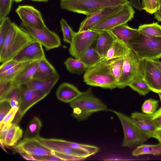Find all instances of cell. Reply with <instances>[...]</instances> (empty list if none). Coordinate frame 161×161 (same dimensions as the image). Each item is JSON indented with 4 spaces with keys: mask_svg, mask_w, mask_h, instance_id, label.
Here are the masks:
<instances>
[{
    "mask_svg": "<svg viewBox=\"0 0 161 161\" xmlns=\"http://www.w3.org/2000/svg\"><path fill=\"white\" fill-rule=\"evenodd\" d=\"M110 110L117 116L122 126L124 137L122 147L132 148L147 141L148 139L143 134L130 117L118 111Z\"/></svg>",
    "mask_w": 161,
    "mask_h": 161,
    "instance_id": "cell-7",
    "label": "cell"
},
{
    "mask_svg": "<svg viewBox=\"0 0 161 161\" xmlns=\"http://www.w3.org/2000/svg\"><path fill=\"white\" fill-rule=\"evenodd\" d=\"M158 93L159 97L160 100L161 102V92H158ZM161 115V107L153 114L152 115V119L157 118L159 116Z\"/></svg>",
    "mask_w": 161,
    "mask_h": 161,
    "instance_id": "cell-47",
    "label": "cell"
},
{
    "mask_svg": "<svg viewBox=\"0 0 161 161\" xmlns=\"http://www.w3.org/2000/svg\"><path fill=\"white\" fill-rule=\"evenodd\" d=\"M37 161H63L59 157L54 155H47L43 157H35Z\"/></svg>",
    "mask_w": 161,
    "mask_h": 161,
    "instance_id": "cell-45",
    "label": "cell"
},
{
    "mask_svg": "<svg viewBox=\"0 0 161 161\" xmlns=\"http://www.w3.org/2000/svg\"><path fill=\"white\" fill-rule=\"evenodd\" d=\"M60 23L63 34V40L64 42L70 44L76 32L73 31L64 19H61Z\"/></svg>",
    "mask_w": 161,
    "mask_h": 161,
    "instance_id": "cell-35",
    "label": "cell"
},
{
    "mask_svg": "<svg viewBox=\"0 0 161 161\" xmlns=\"http://www.w3.org/2000/svg\"><path fill=\"white\" fill-rule=\"evenodd\" d=\"M142 76L151 91H161V72L151 60L143 61Z\"/></svg>",
    "mask_w": 161,
    "mask_h": 161,
    "instance_id": "cell-16",
    "label": "cell"
},
{
    "mask_svg": "<svg viewBox=\"0 0 161 161\" xmlns=\"http://www.w3.org/2000/svg\"><path fill=\"white\" fill-rule=\"evenodd\" d=\"M46 58L42 46L34 40L27 44L13 59L20 63L40 61Z\"/></svg>",
    "mask_w": 161,
    "mask_h": 161,
    "instance_id": "cell-17",
    "label": "cell"
},
{
    "mask_svg": "<svg viewBox=\"0 0 161 161\" xmlns=\"http://www.w3.org/2000/svg\"><path fill=\"white\" fill-rule=\"evenodd\" d=\"M35 61L20 62L6 71L0 73V82L13 80L28 64Z\"/></svg>",
    "mask_w": 161,
    "mask_h": 161,
    "instance_id": "cell-30",
    "label": "cell"
},
{
    "mask_svg": "<svg viewBox=\"0 0 161 161\" xmlns=\"http://www.w3.org/2000/svg\"><path fill=\"white\" fill-rule=\"evenodd\" d=\"M4 99L7 100L8 101L12 108L18 111L20 103L19 87L16 86L15 87Z\"/></svg>",
    "mask_w": 161,
    "mask_h": 161,
    "instance_id": "cell-37",
    "label": "cell"
},
{
    "mask_svg": "<svg viewBox=\"0 0 161 161\" xmlns=\"http://www.w3.org/2000/svg\"><path fill=\"white\" fill-rule=\"evenodd\" d=\"M142 10L151 14H154L161 7V0H141Z\"/></svg>",
    "mask_w": 161,
    "mask_h": 161,
    "instance_id": "cell-36",
    "label": "cell"
},
{
    "mask_svg": "<svg viewBox=\"0 0 161 161\" xmlns=\"http://www.w3.org/2000/svg\"><path fill=\"white\" fill-rule=\"evenodd\" d=\"M132 155L138 156L144 155H158L161 154V143L156 144H143L138 146L132 152Z\"/></svg>",
    "mask_w": 161,
    "mask_h": 161,
    "instance_id": "cell-28",
    "label": "cell"
},
{
    "mask_svg": "<svg viewBox=\"0 0 161 161\" xmlns=\"http://www.w3.org/2000/svg\"><path fill=\"white\" fill-rule=\"evenodd\" d=\"M130 117L146 137L148 139L154 138L158 129L152 115L136 111L131 114Z\"/></svg>",
    "mask_w": 161,
    "mask_h": 161,
    "instance_id": "cell-18",
    "label": "cell"
},
{
    "mask_svg": "<svg viewBox=\"0 0 161 161\" xmlns=\"http://www.w3.org/2000/svg\"><path fill=\"white\" fill-rule=\"evenodd\" d=\"M58 74L46 58L39 61L38 65L32 80L42 81L49 79Z\"/></svg>",
    "mask_w": 161,
    "mask_h": 161,
    "instance_id": "cell-21",
    "label": "cell"
},
{
    "mask_svg": "<svg viewBox=\"0 0 161 161\" xmlns=\"http://www.w3.org/2000/svg\"><path fill=\"white\" fill-rule=\"evenodd\" d=\"M99 31L92 30L76 32L69 48L70 54L80 59L86 50L96 41Z\"/></svg>",
    "mask_w": 161,
    "mask_h": 161,
    "instance_id": "cell-10",
    "label": "cell"
},
{
    "mask_svg": "<svg viewBox=\"0 0 161 161\" xmlns=\"http://www.w3.org/2000/svg\"><path fill=\"white\" fill-rule=\"evenodd\" d=\"M64 64L69 72L78 75L83 73L87 69L85 64L80 59L71 57L65 60Z\"/></svg>",
    "mask_w": 161,
    "mask_h": 161,
    "instance_id": "cell-31",
    "label": "cell"
},
{
    "mask_svg": "<svg viewBox=\"0 0 161 161\" xmlns=\"http://www.w3.org/2000/svg\"><path fill=\"white\" fill-rule=\"evenodd\" d=\"M81 92L73 85L63 82L58 88L56 96L60 101L69 103L76 98Z\"/></svg>",
    "mask_w": 161,
    "mask_h": 161,
    "instance_id": "cell-19",
    "label": "cell"
},
{
    "mask_svg": "<svg viewBox=\"0 0 161 161\" xmlns=\"http://www.w3.org/2000/svg\"><path fill=\"white\" fill-rule=\"evenodd\" d=\"M102 59L96 51V47L90 46L79 59L86 65L87 69L91 67Z\"/></svg>",
    "mask_w": 161,
    "mask_h": 161,
    "instance_id": "cell-29",
    "label": "cell"
},
{
    "mask_svg": "<svg viewBox=\"0 0 161 161\" xmlns=\"http://www.w3.org/2000/svg\"><path fill=\"white\" fill-rule=\"evenodd\" d=\"M19 63H20L12 59L2 63L0 66V73L10 69Z\"/></svg>",
    "mask_w": 161,
    "mask_h": 161,
    "instance_id": "cell-44",
    "label": "cell"
},
{
    "mask_svg": "<svg viewBox=\"0 0 161 161\" xmlns=\"http://www.w3.org/2000/svg\"><path fill=\"white\" fill-rule=\"evenodd\" d=\"M22 22L35 28L41 29L46 26L41 13L32 6L20 5L16 9Z\"/></svg>",
    "mask_w": 161,
    "mask_h": 161,
    "instance_id": "cell-15",
    "label": "cell"
},
{
    "mask_svg": "<svg viewBox=\"0 0 161 161\" xmlns=\"http://www.w3.org/2000/svg\"><path fill=\"white\" fill-rule=\"evenodd\" d=\"M152 119L158 130H161V115Z\"/></svg>",
    "mask_w": 161,
    "mask_h": 161,
    "instance_id": "cell-49",
    "label": "cell"
},
{
    "mask_svg": "<svg viewBox=\"0 0 161 161\" xmlns=\"http://www.w3.org/2000/svg\"><path fill=\"white\" fill-rule=\"evenodd\" d=\"M11 106L7 100H0V122L11 109Z\"/></svg>",
    "mask_w": 161,
    "mask_h": 161,
    "instance_id": "cell-43",
    "label": "cell"
},
{
    "mask_svg": "<svg viewBox=\"0 0 161 161\" xmlns=\"http://www.w3.org/2000/svg\"><path fill=\"white\" fill-rule=\"evenodd\" d=\"M13 0H0V23L9 13Z\"/></svg>",
    "mask_w": 161,
    "mask_h": 161,
    "instance_id": "cell-41",
    "label": "cell"
},
{
    "mask_svg": "<svg viewBox=\"0 0 161 161\" xmlns=\"http://www.w3.org/2000/svg\"><path fill=\"white\" fill-rule=\"evenodd\" d=\"M0 145L1 147L2 148L3 150H4V151L6 152V153H8L7 152V151L6 150V149H5V148L4 147V145L3 143L2 142V141H1L0 140Z\"/></svg>",
    "mask_w": 161,
    "mask_h": 161,
    "instance_id": "cell-53",
    "label": "cell"
},
{
    "mask_svg": "<svg viewBox=\"0 0 161 161\" xmlns=\"http://www.w3.org/2000/svg\"><path fill=\"white\" fill-rule=\"evenodd\" d=\"M19 27L34 40L40 43L47 51L58 48L61 45L60 38L58 35L46 26L42 29H37L21 22Z\"/></svg>",
    "mask_w": 161,
    "mask_h": 161,
    "instance_id": "cell-9",
    "label": "cell"
},
{
    "mask_svg": "<svg viewBox=\"0 0 161 161\" xmlns=\"http://www.w3.org/2000/svg\"><path fill=\"white\" fill-rule=\"evenodd\" d=\"M154 14L155 18L161 22V7Z\"/></svg>",
    "mask_w": 161,
    "mask_h": 161,
    "instance_id": "cell-50",
    "label": "cell"
},
{
    "mask_svg": "<svg viewBox=\"0 0 161 161\" xmlns=\"http://www.w3.org/2000/svg\"><path fill=\"white\" fill-rule=\"evenodd\" d=\"M124 5L105 8L86 16V17L80 23L78 32H81L91 30L96 25L119 11Z\"/></svg>",
    "mask_w": 161,
    "mask_h": 161,
    "instance_id": "cell-14",
    "label": "cell"
},
{
    "mask_svg": "<svg viewBox=\"0 0 161 161\" xmlns=\"http://www.w3.org/2000/svg\"><path fill=\"white\" fill-rule=\"evenodd\" d=\"M11 123L5 126L3 129L0 130V140L4 144L6 137L8 133Z\"/></svg>",
    "mask_w": 161,
    "mask_h": 161,
    "instance_id": "cell-46",
    "label": "cell"
},
{
    "mask_svg": "<svg viewBox=\"0 0 161 161\" xmlns=\"http://www.w3.org/2000/svg\"><path fill=\"white\" fill-rule=\"evenodd\" d=\"M39 61H34L28 64L13 80L17 86L25 85L32 80L38 65Z\"/></svg>",
    "mask_w": 161,
    "mask_h": 161,
    "instance_id": "cell-24",
    "label": "cell"
},
{
    "mask_svg": "<svg viewBox=\"0 0 161 161\" xmlns=\"http://www.w3.org/2000/svg\"><path fill=\"white\" fill-rule=\"evenodd\" d=\"M17 86L13 80L0 82V100L5 99Z\"/></svg>",
    "mask_w": 161,
    "mask_h": 161,
    "instance_id": "cell-39",
    "label": "cell"
},
{
    "mask_svg": "<svg viewBox=\"0 0 161 161\" xmlns=\"http://www.w3.org/2000/svg\"><path fill=\"white\" fill-rule=\"evenodd\" d=\"M110 72L117 82L121 76L124 60V57L108 59Z\"/></svg>",
    "mask_w": 161,
    "mask_h": 161,
    "instance_id": "cell-32",
    "label": "cell"
},
{
    "mask_svg": "<svg viewBox=\"0 0 161 161\" xmlns=\"http://www.w3.org/2000/svg\"><path fill=\"white\" fill-rule=\"evenodd\" d=\"M138 29L139 31L145 35L161 37V25L157 22L140 25Z\"/></svg>",
    "mask_w": 161,
    "mask_h": 161,
    "instance_id": "cell-34",
    "label": "cell"
},
{
    "mask_svg": "<svg viewBox=\"0 0 161 161\" xmlns=\"http://www.w3.org/2000/svg\"><path fill=\"white\" fill-rule=\"evenodd\" d=\"M110 31L117 39L128 46L129 41L139 31L138 29L131 28L127 24H124L119 25Z\"/></svg>",
    "mask_w": 161,
    "mask_h": 161,
    "instance_id": "cell-23",
    "label": "cell"
},
{
    "mask_svg": "<svg viewBox=\"0 0 161 161\" xmlns=\"http://www.w3.org/2000/svg\"><path fill=\"white\" fill-rule=\"evenodd\" d=\"M128 86L141 95L145 96L151 91L144 80L142 75L136 77Z\"/></svg>",
    "mask_w": 161,
    "mask_h": 161,
    "instance_id": "cell-33",
    "label": "cell"
},
{
    "mask_svg": "<svg viewBox=\"0 0 161 161\" xmlns=\"http://www.w3.org/2000/svg\"><path fill=\"white\" fill-rule=\"evenodd\" d=\"M42 126L40 119L34 117L29 122L26 128L23 137L25 140H37L40 136V131Z\"/></svg>",
    "mask_w": 161,
    "mask_h": 161,
    "instance_id": "cell-27",
    "label": "cell"
},
{
    "mask_svg": "<svg viewBox=\"0 0 161 161\" xmlns=\"http://www.w3.org/2000/svg\"><path fill=\"white\" fill-rule=\"evenodd\" d=\"M129 47L116 38L110 48L108 51L106 57V60L125 57L127 53Z\"/></svg>",
    "mask_w": 161,
    "mask_h": 161,
    "instance_id": "cell-26",
    "label": "cell"
},
{
    "mask_svg": "<svg viewBox=\"0 0 161 161\" xmlns=\"http://www.w3.org/2000/svg\"><path fill=\"white\" fill-rule=\"evenodd\" d=\"M69 105L73 109L72 116L79 121L86 120L95 113L107 110V105L94 96L91 88L82 92Z\"/></svg>",
    "mask_w": 161,
    "mask_h": 161,
    "instance_id": "cell-3",
    "label": "cell"
},
{
    "mask_svg": "<svg viewBox=\"0 0 161 161\" xmlns=\"http://www.w3.org/2000/svg\"><path fill=\"white\" fill-rule=\"evenodd\" d=\"M18 87L19 93V106L14 123L17 125L29 109L47 95L40 92L30 89L25 85L20 86Z\"/></svg>",
    "mask_w": 161,
    "mask_h": 161,
    "instance_id": "cell-12",
    "label": "cell"
},
{
    "mask_svg": "<svg viewBox=\"0 0 161 161\" xmlns=\"http://www.w3.org/2000/svg\"><path fill=\"white\" fill-rule=\"evenodd\" d=\"M84 82L92 86L112 90L117 88V82L112 75L109 60L102 58L93 66L87 68L83 75Z\"/></svg>",
    "mask_w": 161,
    "mask_h": 161,
    "instance_id": "cell-5",
    "label": "cell"
},
{
    "mask_svg": "<svg viewBox=\"0 0 161 161\" xmlns=\"http://www.w3.org/2000/svg\"><path fill=\"white\" fill-rule=\"evenodd\" d=\"M34 40L29 34L12 22L0 49V63L13 59L27 44Z\"/></svg>",
    "mask_w": 161,
    "mask_h": 161,
    "instance_id": "cell-2",
    "label": "cell"
},
{
    "mask_svg": "<svg viewBox=\"0 0 161 161\" xmlns=\"http://www.w3.org/2000/svg\"><path fill=\"white\" fill-rule=\"evenodd\" d=\"M19 154L23 158L26 160L37 161L35 157L30 155L24 153H19Z\"/></svg>",
    "mask_w": 161,
    "mask_h": 161,
    "instance_id": "cell-48",
    "label": "cell"
},
{
    "mask_svg": "<svg viewBox=\"0 0 161 161\" xmlns=\"http://www.w3.org/2000/svg\"><path fill=\"white\" fill-rule=\"evenodd\" d=\"M13 147V153H24L34 157L54 155V151L44 146L36 140L23 139Z\"/></svg>",
    "mask_w": 161,
    "mask_h": 161,
    "instance_id": "cell-13",
    "label": "cell"
},
{
    "mask_svg": "<svg viewBox=\"0 0 161 161\" xmlns=\"http://www.w3.org/2000/svg\"><path fill=\"white\" fill-rule=\"evenodd\" d=\"M132 5L127 3L119 11L113 14L91 30L97 31H110L121 25L127 24L134 17L135 11Z\"/></svg>",
    "mask_w": 161,
    "mask_h": 161,
    "instance_id": "cell-11",
    "label": "cell"
},
{
    "mask_svg": "<svg viewBox=\"0 0 161 161\" xmlns=\"http://www.w3.org/2000/svg\"><path fill=\"white\" fill-rule=\"evenodd\" d=\"M17 112L18 111L11 108L2 121L0 122V130L3 129L7 125L12 123Z\"/></svg>",
    "mask_w": 161,
    "mask_h": 161,
    "instance_id": "cell-42",
    "label": "cell"
},
{
    "mask_svg": "<svg viewBox=\"0 0 161 161\" xmlns=\"http://www.w3.org/2000/svg\"><path fill=\"white\" fill-rule=\"evenodd\" d=\"M151 61L161 72V61L158 59Z\"/></svg>",
    "mask_w": 161,
    "mask_h": 161,
    "instance_id": "cell-51",
    "label": "cell"
},
{
    "mask_svg": "<svg viewBox=\"0 0 161 161\" xmlns=\"http://www.w3.org/2000/svg\"><path fill=\"white\" fill-rule=\"evenodd\" d=\"M158 103V101L153 99L146 100L142 105V109L143 113L148 115L153 114L157 110Z\"/></svg>",
    "mask_w": 161,
    "mask_h": 161,
    "instance_id": "cell-38",
    "label": "cell"
},
{
    "mask_svg": "<svg viewBox=\"0 0 161 161\" xmlns=\"http://www.w3.org/2000/svg\"><path fill=\"white\" fill-rule=\"evenodd\" d=\"M36 140L44 146L54 151V155L63 161L81 160L91 156L89 153L81 150L76 142L41 137Z\"/></svg>",
    "mask_w": 161,
    "mask_h": 161,
    "instance_id": "cell-4",
    "label": "cell"
},
{
    "mask_svg": "<svg viewBox=\"0 0 161 161\" xmlns=\"http://www.w3.org/2000/svg\"><path fill=\"white\" fill-rule=\"evenodd\" d=\"M23 130L15 123H11L4 145L7 147H14L22 137Z\"/></svg>",
    "mask_w": 161,
    "mask_h": 161,
    "instance_id": "cell-25",
    "label": "cell"
},
{
    "mask_svg": "<svg viewBox=\"0 0 161 161\" xmlns=\"http://www.w3.org/2000/svg\"><path fill=\"white\" fill-rule=\"evenodd\" d=\"M34 1L39 2H47L48 0H30Z\"/></svg>",
    "mask_w": 161,
    "mask_h": 161,
    "instance_id": "cell-54",
    "label": "cell"
},
{
    "mask_svg": "<svg viewBox=\"0 0 161 161\" xmlns=\"http://www.w3.org/2000/svg\"><path fill=\"white\" fill-rule=\"evenodd\" d=\"M98 37L96 41V49L102 58H104L116 38L110 31H99Z\"/></svg>",
    "mask_w": 161,
    "mask_h": 161,
    "instance_id": "cell-20",
    "label": "cell"
},
{
    "mask_svg": "<svg viewBox=\"0 0 161 161\" xmlns=\"http://www.w3.org/2000/svg\"><path fill=\"white\" fill-rule=\"evenodd\" d=\"M24 0H13V1L15 2L16 3H19Z\"/></svg>",
    "mask_w": 161,
    "mask_h": 161,
    "instance_id": "cell-55",
    "label": "cell"
},
{
    "mask_svg": "<svg viewBox=\"0 0 161 161\" xmlns=\"http://www.w3.org/2000/svg\"></svg>",
    "mask_w": 161,
    "mask_h": 161,
    "instance_id": "cell-56",
    "label": "cell"
},
{
    "mask_svg": "<svg viewBox=\"0 0 161 161\" xmlns=\"http://www.w3.org/2000/svg\"><path fill=\"white\" fill-rule=\"evenodd\" d=\"M143 61L139 60L134 52L129 48L127 54L124 57L122 73L117 83V88H124L137 76L142 75Z\"/></svg>",
    "mask_w": 161,
    "mask_h": 161,
    "instance_id": "cell-8",
    "label": "cell"
},
{
    "mask_svg": "<svg viewBox=\"0 0 161 161\" xmlns=\"http://www.w3.org/2000/svg\"><path fill=\"white\" fill-rule=\"evenodd\" d=\"M154 138L157 139L159 142L161 143V130H157Z\"/></svg>",
    "mask_w": 161,
    "mask_h": 161,
    "instance_id": "cell-52",
    "label": "cell"
},
{
    "mask_svg": "<svg viewBox=\"0 0 161 161\" xmlns=\"http://www.w3.org/2000/svg\"><path fill=\"white\" fill-rule=\"evenodd\" d=\"M129 3V0H60V2L62 9L86 16L105 8Z\"/></svg>",
    "mask_w": 161,
    "mask_h": 161,
    "instance_id": "cell-6",
    "label": "cell"
},
{
    "mask_svg": "<svg viewBox=\"0 0 161 161\" xmlns=\"http://www.w3.org/2000/svg\"><path fill=\"white\" fill-rule=\"evenodd\" d=\"M59 75L57 74L52 78L42 81L32 80L25 84L27 87L48 95L58 82Z\"/></svg>",
    "mask_w": 161,
    "mask_h": 161,
    "instance_id": "cell-22",
    "label": "cell"
},
{
    "mask_svg": "<svg viewBox=\"0 0 161 161\" xmlns=\"http://www.w3.org/2000/svg\"><path fill=\"white\" fill-rule=\"evenodd\" d=\"M12 23L9 17H7L0 23V49L2 47Z\"/></svg>",
    "mask_w": 161,
    "mask_h": 161,
    "instance_id": "cell-40",
    "label": "cell"
},
{
    "mask_svg": "<svg viewBox=\"0 0 161 161\" xmlns=\"http://www.w3.org/2000/svg\"><path fill=\"white\" fill-rule=\"evenodd\" d=\"M128 46L140 60L161 58V37L149 36L138 31L129 41Z\"/></svg>",
    "mask_w": 161,
    "mask_h": 161,
    "instance_id": "cell-1",
    "label": "cell"
}]
</instances>
